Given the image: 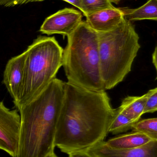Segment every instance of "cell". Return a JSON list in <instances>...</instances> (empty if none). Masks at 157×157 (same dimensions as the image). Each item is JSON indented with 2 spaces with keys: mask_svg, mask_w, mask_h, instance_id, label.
Masks as SVG:
<instances>
[{
  "mask_svg": "<svg viewBox=\"0 0 157 157\" xmlns=\"http://www.w3.org/2000/svg\"><path fill=\"white\" fill-rule=\"evenodd\" d=\"M67 37L62 56L67 82L88 90H105L100 74L97 32L82 21Z\"/></svg>",
  "mask_w": 157,
  "mask_h": 157,
  "instance_id": "obj_3",
  "label": "cell"
},
{
  "mask_svg": "<svg viewBox=\"0 0 157 157\" xmlns=\"http://www.w3.org/2000/svg\"><path fill=\"white\" fill-rule=\"evenodd\" d=\"M47 157H58L56 154H55V153H53V154H52V155H50L49 156Z\"/></svg>",
  "mask_w": 157,
  "mask_h": 157,
  "instance_id": "obj_23",
  "label": "cell"
},
{
  "mask_svg": "<svg viewBox=\"0 0 157 157\" xmlns=\"http://www.w3.org/2000/svg\"><path fill=\"white\" fill-rule=\"evenodd\" d=\"M45 0H0V6L10 7L28 3L43 2Z\"/></svg>",
  "mask_w": 157,
  "mask_h": 157,
  "instance_id": "obj_18",
  "label": "cell"
},
{
  "mask_svg": "<svg viewBox=\"0 0 157 157\" xmlns=\"http://www.w3.org/2000/svg\"><path fill=\"white\" fill-rule=\"evenodd\" d=\"M111 3H114L118 4L121 0H108Z\"/></svg>",
  "mask_w": 157,
  "mask_h": 157,
  "instance_id": "obj_22",
  "label": "cell"
},
{
  "mask_svg": "<svg viewBox=\"0 0 157 157\" xmlns=\"http://www.w3.org/2000/svg\"><path fill=\"white\" fill-rule=\"evenodd\" d=\"M24 74L18 109L40 94L62 66L63 49L54 37L39 36L25 51Z\"/></svg>",
  "mask_w": 157,
  "mask_h": 157,
  "instance_id": "obj_5",
  "label": "cell"
},
{
  "mask_svg": "<svg viewBox=\"0 0 157 157\" xmlns=\"http://www.w3.org/2000/svg\"><path fill=\"white\" fill-rule=\"evenodd\" d=\"M147 98V93L141 96H127L119 107L125 115L136 122L144 114Z\"/></svg>",
  "mask_w": 157,
  "mask_h": 157,
  "instance_id": "obj_13",
  "label": "cell"
},
{
  "mask_svg": "<svg viewBox=\"0 0 157 157\" xmlns=\"http://www.w3.org/2000/svg\"><path fill=\"white\" fill-rule=\"evenodd\" d=\"M157 47L155 48V51L153 52V55H152V62L153 64L155 66L156 70H157Z\"/></svg>",
  "mask_w": 157,
  "mask_h": 157,
  "instance_id": "obj_21",
  "label": "cell"
},
{
  "mask_svg": "<svg viewBox=\"0 0 157 157\" xmlns=\"http://www.w3.org/2000/svg\"><path fill=\"white\" fill-rule=\"evenodd\" d=\"M82 21L81 12L73 8H65L46 18L39 31L48 36L60 34L64 37L70 35Z\"/></svg>",
  "mask_w": 157,
  "mask_h": 157,
  "instance_id": "obj_7",
  "label": "cell"
},
{
  "mask_svg": "<svg viewBox=\"0 0 157 157\" xmlns=\"http://www.w3.org/2000/svg\"><path fill=\"white\" fill-rule=\"evenodd\" d=\"M20 125V114L17 110H10L0 101V150L12 157L17 156Z\"/></svg>",
  "mask_w": 157,
  "mask_h": 157,
  "instance_id": "obj_6",
  "label": "cell"
},
{
  "mask_svg": "<svg viewBox=\"0 0 157 157\" xmlns=\"http://www.w3.org/2000/svg\"><path fill=\"white\" fill-rule=\"evenodd\" d=\"M144 110V114L153 113L157 110V88L156 87L148 90Z\"/></svg>",
  "mask_w": 157,
  "mask_h": 157,
  "instance_id": "obj_17",
  "label": "cell"
},
{
  "mask_svg": "<svg viewBox=\"0 0 157 157\" xmlns=\"http://www.w3.org/2000/svg\"><path fill=\"white\" fill-rule=\"evenodd\" d=\"M82 152L91 157H157V140L130 149H114L104 141Z\"/></svg>",
  "mask_w": 157,
  "mask_h": 157,
  "instance_id": "obj_8",
  "label": "cell"
},
{
  "mask_svg": "<svg viewBox=\"0 0 157 157\" xmlns=\"http://www.w3.org/2000/svg\"><path fill=\"white\" fill-rule=\"evenodd\" d=\"M98 35L100 74L106 90L116 86L131 71L141 46L134 26L124 18L114 29Z\"/></svg>",
  "mask_w": 157,
  "mask_h": 157,
  "instance_id": "obj_4",
  "label": "cell"
},
{
  "mask_svg": "<svg viewBox=\"0 0 157 157\" xmlns=\"http://www.w3.org/2000/svg\"><path fill=\"white\" fill-rule=\"evenodd\" d=\"M68 157H91L84 152H77L68 155Z\"/></svg>",
  "mask_w": 157,
  "mask_h": 157,
  "instance_id": "obj_19",
  "label": "cell"
},
{
  "mask_svg": "<svg viewBox=\"0 0 157 157\" xmlns=\"http://www.w3.org/2000/svg\"><path fill=\"white\" fill-rule=\"evenodd\" d=\"M131 130L144 134L152 140H157V118L139 120L134 124Z\"/></svg>",
  "mask_w": 157,
  "mask_h": 157,
  "instance_id": "obj_15",
  "label": "cell"
},
{
  "mask_svg": "<svg viewBox=\"0 0 157 157\" xmlns=\"http://www.w3.org/2000/svg\"><path fill=\"white\" fill-rule=\"evenodd\" d=\"M113 7L108 0H81L80 11L85 17L103 9Z\"/></svg>",
  "mask_w": 157,
  "mask_h": 157,
  "instance_id": "obj_16",
  "label": "cell"
},
{
  "mask_svg": "<svg viewBox=\"0 0 157 157\" xmlns=\"http://www.w3.org/2000/svg\"><path fill=\"white\" fill-rule=\"evenodd\" d=\"M64 86L65 82L54 78L40 94L18 108L21 125L17 157H47L54 153Z\"/></svg>",
  "mask_w": 157,
  "mask_h": 157,
  "instance_id": "obj_2",
  "label": "cell"
},
{
  "mask_svg": "<svg viewBox=\"0 0 157 157\" xmlns=\"http://www.w3.org/2000/svg\"><path fill=\"white\" fill-rule=\"evenodd\" d=\"M86 17L88 25L97 33L112 30L124 19L123 13L120 8L115 7L95 12Z\"/></svg>",
  "mask_w": 157,
  "mask_h": 157,
  "instance_id": "obj_10",
  "label": "cell"
},
{
  "mask_svg": "<svg viewBox=\"0 0 157 157\" xmlns=\"http://www.w3.org/2000/svg\"><path fill=\"white\" fill-rule=\"evenodd\" d=\"M105 90H88L65 82L54 144L69 155L104 141L115 113Z\"/></svg>",
  "mask_w": 157,
  "mask_h": 157,
  "instance_id": "obj_1",
  "label": "cell"
},
{
  "mask_svg": "<svg viewBox=\"0 0 157 157\" xmlns=\"http://www.w3.org/2000/svg\"><path fill=\"white\" fill-rule=\"evenodd\" d=\"M25 52L11 58L7 63L3 74V83L15 105L19 99L23 85L25 65Z\"/></svg>",
  "mask_w": 157,
  "mask_h": 157,
  "instance_id": "obj_9",
  "label": "cell"
},
{
  "mask_svg": "<svg viewBox=\"0 0 157 157\" xmlns=\"http://www.w3.org/2000/svg\"><path fill=\"white\" fill-rule=\"evenodd\" d=\"M152 139L144 134L132 132L120 135L105 141L106 144L116 149H130L137 148L146 144Z\"/></svg>",
  "mask_w": 157,
  "mask_h": 157,
  "instance_id": "obj_11",
  "label": "cell"
},
{
  "mask_svg": "<svg viewBox=\"0 0 157 157\" xmlns=\"http://www.w3.org/2000/svg\"><path fill=\"white\" fill-rule=\"evenodd\" d=\"M124 17L131 22L136 20L157 19V0H149L144 5L136 8H120Z\"/></svg>",
  "mask_w": 157,
  "mask_h": 157,
  "instance_id": "obj_12",
  "label": "cell"
},
{
  "mask_svg": "<svg viewBox=\"0 0 157 157\" xmlns=\"http://www.w3.org/2000/svg\"><path fill=\"white\" fill-rule=\"evenodd\" d=\"M135 123L125 115L120 107L115 109V113L108 128V133L118 135L131 130Z\"/></svg>",
  "mask_w": 157,
  "mask_h": 157,
  "instance_id": "obj_14",
  "label": "cell"
},
{
  "mask_svg": "<svg viewBox=\"0 0 157 157\" xmlns=\"http://www.w3.org/2000/svg\"><path fill=\"white\" fill-rule=\"evenodd\" d=\"M65 1L81 10V0H62Z\"/></svg>",
  "mask_w": 157,
  "mask_h": 157,
  "instance_id": "obj_20",
  "label": "cell"
}]
</instances>
